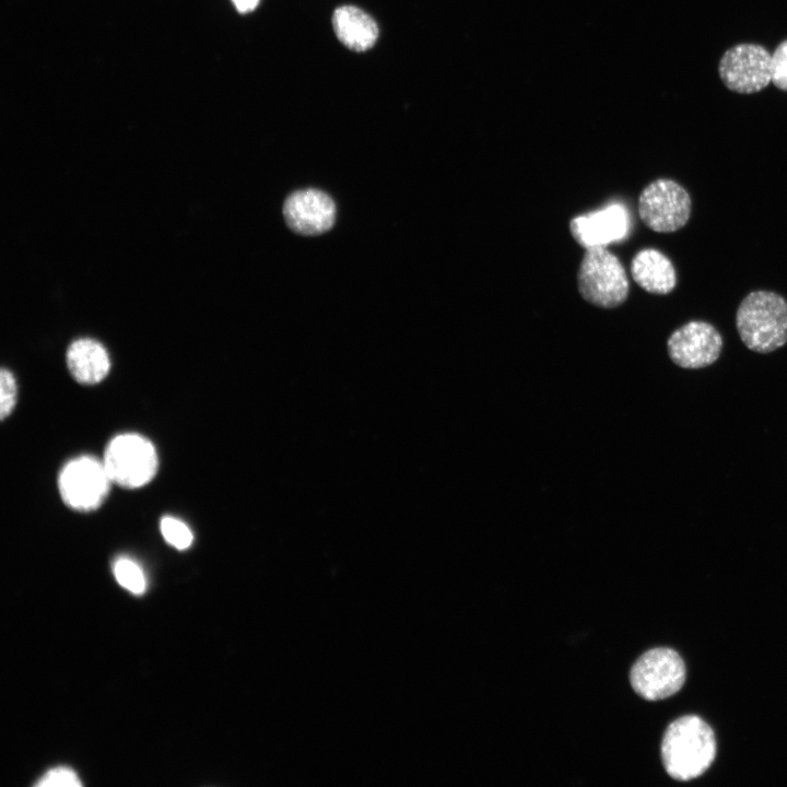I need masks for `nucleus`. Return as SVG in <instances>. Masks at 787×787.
Wrapping results in <instances>:
<instances>
[{
    "instance_id": "1",
    "label": "nucleus",
    "mask_w": 787,
    "mask_h": 787,
    "mask_svg": "<svg viewBox=\"0 0 787 787\" xmlns=\"http://www.w3.org/2000/svg\"><path fill=\"white\" fill-rule=\"evenodd\" d=\"M715 756L714 731L700 717H680L665 731L661 759L666 772L672 778L684 782L701 776Z\"/></svg>"
},
{
    "instance_id": "2",
    "label": "nucleus",
    "mask_w": 787,
    "mask_h": 787,
    "mask_svg": "<svg viewBox=\"0 0 787 787\" xmlns=\"http://www.w3.org/2000/svg\"><path fill=\"white\" fill-rule=\"evenodd\" d=\"M736 327L748 349L773 352L787 343V302L775 292H751L738 307Z\"/></svg>"
},
{
    "instance_id": "3",
    "label": "nucleus",
    "mask_w": 787,
    "mask_h": 787,
    "mask_svg": "<svg viewBox=\"0 0 787 787\" xmlns=\"http://www.w3.org/2000/svg\"><path fill=\"white\" fill-rule=\"evenodd\" d=\"M582 297L601 308H614L629 295V278L619 258L607 247L585 249L577 271Z\"/></svg>"
},
{
    "instance_id": "4",
    "label": "nucleus",
    "mask_w": 787,
    "mask_h": 787,
    "mask_svg": "<svg viewBox=\"0 0 787 787\" xmlns=\"http://www.w3.org/2000/svg\"><path fill=\"white\" fill-rule=\"evenodd\" d=\"M103 463L113 483L126 489L146 485L158 467L154 445L136 433L119 434L107 444Z\"/></svg>"
},
{
    "instance_id": "5",
    "label": "nucleus",
    "mask_w": 787,
    "mask_h": 787,
    "mask_svg": "<svg viewBox=\"0 0 787 787\" xmlns=\"http://www.w3.org/2000/svg\"><path fill=\"white\" fill-rule=\"evenodd\" d=\"M111 480L103 460L80 456L69 460L58 475L63 503L77 512L98 508L107 497Z\"/></svg>"
},
{
    "instance_id": "6",
    "label": "nucleus",
    "mask_w": 787,
    "mask_h": 787,
    "mask_svg": "<svg viewBox=\"0 0 787 787\" xmlns=\"http://www.w3.org/2000/svg\"><path fill=\"white\" fill-rule=\"evenodd\" d=\"M685 681V666L680 655L667 647L644 653L630 671V682L647 701L667 698L677 693Z\"/></svg>"
},
{
    "instance_id": "7",
    "label": "nucleus",
    "mask_w": 787,
    "mask_h": 787,
    "mask_svg": "<svg viewBox=\"0 0 787 787\" xmlns=\"http://www.w3.org/2000/svg\"><path fill=\"white\" fill-rule=\"evenodd\" d=\"M638 214L648 228L671 233L686 224L691 214V198L677 181L660 178L642 190Z\"/></svg>"
},
{
    "instance_id": "8",
    "label": "nucleus",
    "mask_w": 787,
    "mask_h": 787,
    "mask_svg": "<svg viewBox=\"0 0 787 787\" xmlns=\"http://www.w3.org/2000/svg\"><path fill=\"white\" fill-rule=\"evenodd\" d=\"M718 73L728 90L757 93L771 82V54L759 44H737L721 56Z\"/></svg>"
},
{
    "instance_id": "9",
    "label": "nucleus",
    "mask_w": 787,
    "mask_h": 787,
    "mask_svg": "<svg viewBox=\"0 0 787 787\" xmlns=\"http://www.w3.org/2000/svg\"><path fill=\"white\" fill-rule=\"evenodd\" d=\"M723 337L706 321H689L674 330L667 341L671 361L689 369H697L714 364L723 350Z\"/></svg>"
},
{
    "instance_id": "10",
    "label": "nucleus",
    "mask_w": 787,
    "mask_h": 787,
    "mask_svg": "<svg viewBox=\"0 0 787 787\" xmlns=\"http://www.w3.org/2000/svg\"><path fill=\"white\" fill-rule=\"evenodd\" d=\"M631 227L630 214L622 203L573 218L569 232L584 249L602 248L624 239Z\"/></svg>"
},
{
    "instance_id": "11",
    "label": "nucleus",
    "mask_w": 787,
    "mask_h": 787,
    "mask_svg": "<svg viewBox=\"0 0 787 787\" xmlns=\"http://www.w3.org/2000/svg\"><path fill=\"white\" fill-rule=\"evenodd\" d=\"M283 215L291 230L302 235H319L330 230L336 220V204L325 192L298 190L283 204Z\"/></svg>"
},
{
    "instance_id": "12",
    "label": "nucleus",
    "mask_w": 787,
    "mask_h": 787,
    "mask_svg": "<svg viewBox=\"0 0 787 787\" xmlns=\"http://www.w3.org/2000/svg\"><path fill=\"white\" fill-rule=\"evenodd\" d=\"M332 28L346 48L356 52L373 48L378 39L379 30L375 20L354 5H341L332 14Z\"/></svg>"
},
{
    "instance_id": "13",
    "label": "nucleus",
    "mask_w": 787,
    "mask_h": 787,
    "mask_svg": "<svg viewBox=\"0 0 787 787\" xmlns=\"http://www.w3.org/2000/svg\"><path fill=\"white\" fill-rule=\"evenodd\" d=\"M66 362L72 377L84 385L102 381L110 369L106 349L98 341L89 338L78 339L70 344Z\"/></svg>"
},
{
    "instance_id": "14",
    "label": "nucleus",
    "mask_w": 787,
    "mask_h": 787,
    "mask_svg": "<svg viewBox=\"0 0 787 787\" xmlns=\"http://www.w3.org/2000/svg\"><path fill=\"white\" fill-rule=\"evenodd\" d=\"M631 274L642 289L653 294H668L677 283L671 260L654 248L639 250L633 257Z\"/></svg>"
},
{
    "instance_id": "15",
    "label": "nucleus",
    "mask_w": 787,
    "mask_h": 787,
    "mask_svg": "<svg viewBox=\"0 0 787 787\" xmlns=\"http://www.w3.org/2000/svg\"><path fill=\"white\" fill-rule=\"evenodd\" d=\"M114 574L117 582L129 591L140 595L145 590L143 571L133 560L119 557L114 563Z\"/></svg>"
},
{
    "instance_id": "16",
    "label": "nucleus",
    "mask_w": 787,
    "mask_h": 787,
    "mask_svg": "<svg viewBox=\"0 0 787 787\" xmlns=\"http://www.w3.org/2000/svg\"><path fill=\"white\" fill-rule=\"evenodd\" d=\"M160 527L164 539L174 548L185 550L192 543V531L180 519L165 516L161 519Z\"/></svg>"
},
{
    "instance_id": "17",
    "label": "nucleus",
    "mask_w": 787,
    "mask_h": 787,
    "mask_svg": "<svg viewBox=\"0 0 787 787\" xmlns=\"http://www.w3.org/2000/svg\"><path fill=\"white\" fill-rule=\"evenodd\" d=\"M16 381L13 374L2 368L0 373V415L4 420L11 414L16 404Z\"/></svg>"
},
{
    "instance_id": "18",
    "label": "nucleus",
    "mask_w": 787,
    "mask_h": 787,
    "mask_svg": "<svg viewBox=\"0 0 787 787\" xmlns=\"http://www.w3.org/2000/svg\"><path fill=\"white\" fill-rule=\"evenodd\" d=\"M771 82L787 92V39L777 45L771 54Z\"/></svg>"
},
{
    "instance_id": "19",
    "label": "nucleus",
    "mask_w": 787,
    "mask_h": 787,
    "mask_svg": "<svg viewBox=\"0 0 787 787\" xmlns=\"http://www.w3.org/2000/svg\"><path fill=\"white\" fill-rule=\"evenodd\" d=\"M82 784L69 767H55L48 771L36 784L38 787H80Z\"/></svg>"
},
{
    "instance_id": "20",
    "label": "nucleus",
    "mask_w": 787,
    "mask_h": 787,
    "mask_svg": "<svg viewBox=\"0 0 787 787\" xmlns=\"http://www.w3.org/2000/svg\"><path fill=\"white\" fill-rule=\"evenodd\" d=\"M231 1L234 4L235 9L242 14H246V13L254 11L260 2V0H231Z\"/></svg>"
}]
</instances>
